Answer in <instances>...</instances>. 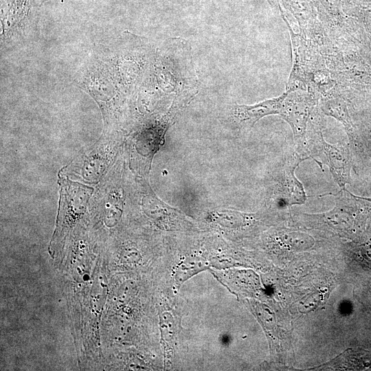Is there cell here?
<instances>
[{"mask_svg":"<svg viewBox=\"0 0 371 371\" xmlns=\"http://www.w3.org/2000/svg\"><path fill=\"white\" fill-rule=\"evenodd\" d=\"M313 120L311 121L306 132L310 158L321 168L323 164L326 165L339 188H345L346 184L349 182L351 166L348 147L339 144L327 143L323 136L322 117L316 111Z\"/></svg>","mask_w":371,"mask_h":371,"instance_id":"obj_1","label":"cell"},{"mask_svg":"<svg viewBox=\"0 0 371 371\" xmlns=\"http://www.w3.org/2000/svg\"><path fill=\"white\" fill-rule=\"evenodd\" d=\"M306 159L293 151L288 156L274 179L271 203L278 210L304 204L307 199L302 183L295 175L299 164Z\"/></svg>","mask_w":371,"mask_h":371,"instance_id":"obj_2","label":"cell"},{"mask_svg":"<svg viewBox=\"0 0 371 371\" xmlns=\"http://www.w3.org/2000/svg\"><path fill=\"white\" fill-rule=\"evenodd\" d=\"M315 104L313 97L308 94L286 93L280 113L292 128L294 151L306 159H310L306 140L307 122Z\"/></svg>","mask_w":371,"mask_h":371,"instance_id":"obj_3","label":"cell"},{"mask_svg":"<svg viewBox=\"0 0 371 371\" xmlns=\"http://www.w3.org/2000/svg\"><path fill=\"white\" fill-rule=\"evenodd\" d=\"M333 195L335 205L332 210L317 214H301L300 218L312 222L315 226L326 227L340 234L346 233L355 216V196H351L352 194L346 188L340 189Z\"/></svg>","mask_w":371,"mask_h":371,"instance_id":"obj_4","label":"cell"},{"mask_svg":"<svg viewBox=\"0 0 371 371\" xmlns=\"http://www.w3.org/2000/svg\"><path fill=\"white\" fill-rule=\"evenodd\" d=\"M286 93L254 105L234 104L230 106V114L236 124L242 128L250 129L262 117L280 113Z\"/></svg>","mask_w":371,"mask_h":371,"instance_id":"obj_5","label":"cell"},{"mask_svg":"<svg viewBox=\"0 0 371 371\" xmlns=\"http://www.w3.org/2000/svg\"><path fill=\"white\" fill-rule=\"evenodd\" d=\"M110 146H96L75 163L74 171L87 181H96L108 168L112 153Z\"/></svg>","mask_w":371,"mask_h":371,"instance_id":"obj_6","label":"cell"},{"mask_svg":"<svg viewBox=\"0 0 371 371\" xmlns=\"http://www.w3.org/2000/svg\"><path fill=\"white\" fill-rule=\"evenodd\" d=\"M273 242L282 248L296 251H306L315 244V238L310 234L297 230L284 229L275 234Z\"/></svg>","mask_w":371,"mask_h":371,"instance_id":"obj_7","label":"cell"},{"mask_svg":"<svg viewBox=\"0 0 371 371\" xmlns=\"http://www.w3.org/2000/svg\"><path fill=\"white\" fill-rule=\"evenodd\" d=\"M159 326L163 344L164 364L166 368L171 366L174 355L176 324L175 320L169 311H162L159 314Z\"/></svg>","mask_w":371,"mask_h":371,"instance_id":"obj_8","label":"cell"},{"mask_svg":"<svg viewBox=\"0 0 371 371\" xmlns=\"http://www.w3.org/2000/svg\"><path fill=\"white\" fill-rule=\"evenodd\" d=\"M210 266L206 259L194 256L183 260L175 271V284L179 289L186 281L201 271L207 269Z\"/></svg>","mask_w":371,"mask_h":371,"instance_id":"obj_9","label":"cell"},{"mask_svg":"<svg viewBox=\"0 0 371 371\" xmlns=\"http://www.w3.org/2000/svg\"><path fill=\"white\" fill-rule=\"evenodd\" d=\"M221 276L229 286L240 292H254L259 286L258 277L250 271H237Z\"/></svg>","mask_w":371,"mask_h":371,"instance_id":"obj_10","label":"cell"},{"mask_svg":"<svg viewBox=\"0 0 371 371\" xmlns=\"http://www.w3.org/2000/svg\"><path fill=\"white\" fill-rule=\"evenodd\" d=\"M254 306L257 317L265 328L268 330H273L276 325V320L273 313L269 307L260 303H256Z\"/></svg>","mask_w":371,"mask_h":371,"instance_id":"obj_11","label":"cell"},{"mask_svg":"<svg viewBox=\"0 0 371 371\" xmlns=\"http://www.w3.org/2000/svg\"><path fill=\"white\" fill-rule=\"evenodd\" d=\"M139 258L138 251L131 248L123 249L118 256L119 262L126 266L138 263Z\"/></svg>","mask_w":371,"mask_h":371,"instance_id":"obj_12","label":"cell"}]
</instances>
